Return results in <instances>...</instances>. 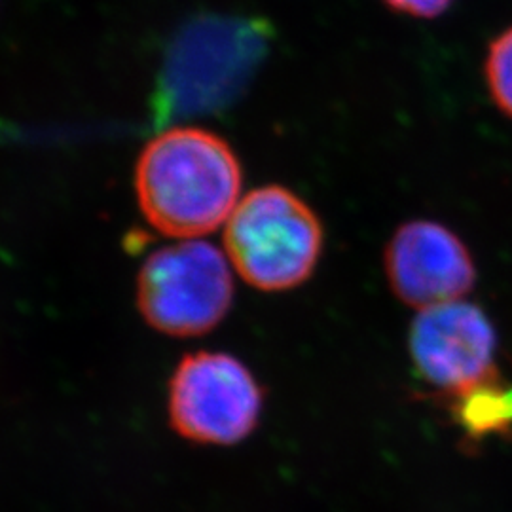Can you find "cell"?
Returning a JSON list of instances; mask_svg holds the SVG:
<instances>
[{
    "label": "cell",
    "mask_w": 512,
    "mask_h": 512,
    "mask_svg": "<svg viewBox=\"0 0 512 512\" xmlns=\"http://www.w3.org/2000/svg\"><path fill=\"white\" fill-rule=\"evenodd\" d=\"M484 80L495 107L512 120V25L490 42Z\"/></svg>",
    "instance_id": "8"
},
{
    "label": "cell",
    "mask_w": 512,
    "mask_h": 512,
    "mask_svg": "<svg viewBox=\"0 0 512 512\" xmlns=\"http://www.w3.org/2000/svg\"><path fill=\"white\" fill-rule=\"evenodd\" d=\"M264 404L262 387L238 357L222 351L184 355L167 393L169 423L183 439L234 446L255 431Z\"/></svg>",
    "instance_id": "4"
},
{
    "label": "cell",
    "mask_w": 512,
    "mask_h": 512,
    "mask_svg": "<svg viewBox=\"0 0 512 512\" xmlns=\"http://www.w3.org/2000/svg\"><path fill=\"white\" fill-rule=\"evenodd\" d=\"M408 349L416 372L446 399L499 376L494 325L486 311L463 298L420 310Z\"/></svg>",
    "instance_id": "5"
},
{
    "label": "cell",
    "mask_w": 512,
    "mask_h": 512,
    "mask_svg": "<svg viewBox=\"0 0 512 512\" xmlns=\"http://www.w3.org/2000/svg\"><path fill=\"white\" fill-rule=\"evenodd\" d=\"M135 196L162 236L202 239L224 226L241 200L243 171L220 135L177 126L150 139L135 165Z\"/></svg>",
    "instance_id": "1"
},
{
    "label": "cell",
    "mask_w": 512,
    "mask_h": 512,
    "mask_svg": "<svg viewBox=\"0 0 512 512\" xmlns=\"http://www.w3.org/2000/svg\"><path fill=\"white\" fill-rule=\"evenodd\" d=\"M448 401L454 420L471 439H512V385L501 376Z\"/></svg>",
    "instance_id": "7"
},
{
    "label": "cell",
    "mask_w": 512,
    "mask_h": 512,
    "mask_svg": "<svg viewBox=\"0 0 512 512\" xmlns=\"http://www.w3.org/2000/svg\"><path fill=\"white\" fill-rule=\"evenodd\" d=\"M384 270L395 296L418 311L461 300L476 283L469 247L435 220H410L399 226L385 247Z\"/></svg>",
    "instance_id": "6"
},
{
    "label": "cell",
    "mask_w": 512,
    "mask_h": 512,
    "mask_svg": "<svg viewBox=\"0 0 512 512\" xmlns=\"http://www.w3.org/2000/svg\"><path fill=\"white\" fill-rule=\"evenodd\" d=\"M382 2L389 10L416 19L439 18L454 4V0H382Z\"/></svg>",
    "instance_id": "9"
},
{
    "label": "cell",
    "mask_w": 512,
    "mask_h": 512,
    "mask_svg": "<svg viewBox=\"0 0 512 512\" xmlns=\"http://www.w3.org/2000/svg\"><path fill=\"white\" fill-rule=\"evenodd\" d=\"M226 253L205 239H181L148 256L137 275V308L150 329L198 338L217 329L234 304Z\"/></svg>",
    "instance_id": "3"
},
{
    "label": "cell",
    "mask_w": 512,
    "mask_h": 512,
    "mask_svg": "<svg viewBox=\"0 0 512 512\" xmlns=\"http://www.w3.org/2000/svg\"><path fill=\"white\" fill-rule=\"evenodd\" d=\"M222 238L234 272L262 293H285L304 285L325 245L317 213L281 184L245 194L224 224Z\"/></svg>",
    "instance_id": "2"
}]
</instances>
